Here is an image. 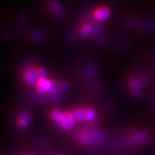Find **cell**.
I'll return each instance as SVG.
<instances>
[{
    "instance_id": "cell-1",
    "label": "cell",
    "mask_w": 155,
    "mask_h": 155,
    "mask_svg": "<svg viewBox=\"0 0 155 155\" xmlns=\"http://www.w3.org/2000/svg\"><path fill=\"white\" fill-rule=\"evenodd\" d=\"M76 121L83 122L85 121H92L96 116L95 111L90 107H79L72 111Z\"/></svg>"
},
{
    "instance_id": "cell-2",
    "label": "cell",
    "mask_w": 155,
    "mask_h": 155,
    "mask_svg": "<svg viewBox=\"0 0 155 155\" xmlns=\"http://www.w3.org/2000/svg\"><path fill=\"white\" fill-rule=\"evenodd\" d=\"M36 88L38 92L41 94L51 93L55 90L56 84L47 77L40 78Z\"/></svg>"
},
{
    "instance_id": "cell-3",
    "label": "cell",
    "mask_w": 155,
    "mask_h": 155,
    "mask_svg": "<svg viewBox=\"0 0 155 155\" xmlns=\"http://www.w3.org/2000/svg\"><path fill=\"white\" fill-rule=\"evenodd\" d=\"M110 9L106 6H101L95 9L93 13L94 18L98 21H104L111 16Z\"/></svg>"
},
{
    "instance_id": "cell-4",
    "label": "cell",
    "mask_w": 155,
    "mask_h": 155,
    "mask_svg": "<svg viewBox=\"0 0 155 155\" xmlns=\"http://www.w3.org/2000/svg\"><path fill=\"white\" fill-rule=\"evenodd\" d=\"M24 80L25 82L30 86H35L37 85L40 77L35 69H29L24 74Z\"/></svg>"
},
{
    "instance_id": "cell-5",
    "label": "cell",
    "mask_w": 155,
    "mask_h": 155,
    "mask_svg": "<svg viewBox=\"0 0 155 155\" xmlns=\"http://www.w3.org/2000/svg\"><path fill=\"white\" fill-rule=\"evenodd\" d=\"M76 121L72 111H64L63 120L59 125L65 130H70L74 127Z\"/></svg>"
},
{
    "instance_id": "cell-6",
    "label": "cell",
    "mask_w": 155,
    "mask_h": 155,
    "mask_svg": "<svg viewBox=\"0 0 155 155\" xmlns=\"http://www.w3.org/2000/svg\"><path fill=\"white\" fill-rule=\"evenodd\" d=\"M64 116V111H62L58 109H53L50 113V118L52 120V121L57 123L59 125H60L61 123L62 122Z\"/></svg>"
},
{
    "instance_id": "cell-7",
    "label": "cell",
    "mask_w": 155,
    "mask_h": 155,
    "mask_svg": "<svg viewBox=\"0 0 155 155\" xmlns=\"http://www.w3.org/2000/svg\"><path fill=\"white\" fill-rule=\"evenodd\" d=\"M31 121V116L26 113H24L19 117L18 120V125L20 127L24 128L27 127Z\"/></svg>"
},
{
    "instance_id": "cell-8",
    "label": "cell",
    "mask_w": 155,
    "mask_h": 155,
    "mask_svg": "<svg viewBox=\"0 0 155 155\" xmlns=\"http://www.w3.org/2000/svg\"><path fill=\"white\" fill-rule=\"evenodd\" d=\"M92 26L89 24H84L81 29V33L84 37H88L92 32Z\"/></svg>"
},
{
    "instance_id": "cell-9",
    "label": "cell",
    "mask_w": 155,
    "mask_h": 155,
    "mask_svg": "<svg viewBox=\"0 0 155 155\" xmlns=\"http://www.w3.org/2000/svg\"><path fill=\"white\" fill-rule=\"evenodd\" d=\"M35 70L36 71V72H37L38 75H39L40 78H46L47 74L46 71L45 70L44 68H43L42 67H36V68H34Z\"/></svg>"
},
{
    "instance_id": "cell-10",
    "label": "cell",
    "mask_w": 155,
    "mask_h": 155,
    "mask_svg": "<svg viewBox=\"0 0 155 155\" xmlns=\"http://www.w3.org/2000/svg\"><path fill=\"white\" fill-rule=\"evenodd\" d=\"M60 7L61 6H59L58 4L55 3V4H52V9L54 12L58 13V12H59V11H61V8Z\"/></svg>"
},
{
    "instance_id": "cell-11",
    "label": "cell",
    "mask_w": 155,
    "mask_h": 155,
    "mask_svg": "<svg viewBox=\"0 0 155 155\" xmlns=\"http://www.w3.org/2000/svg\"><path fill=\"white\" fill-rule=\"evenodd\" d=\"M33 155V154H32V153H28V154H26V155Z\"/></svg>"
}]
</instances>
